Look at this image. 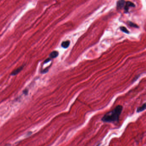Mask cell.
Here are the masks:
<instances>
[{
    "mask_svg": "<svg viewBox=\"0 0 146 146\" xmlns=\"http://www.w3.org/2000/svg\"><path fill=\"white\" fill-rule=\"evenodd\" d=\"M123 108L122 106L118 105L113 110L107 112L104 115L101 120L105 123L118 122Z\"/></svg>",
    "mask_w": 146,
    "mask_h": 146,
    "instance_id": "1",
    "label": "cell"
},
{
    "mask_svg": "<svg viewBox=\"0 0 146 146\" xmlns=\"http://www.w3.org/2000/svg\"><path fill=\"white\" fill-rule=\"evenodd\" d=\"M135 7V5L133 3L130 1L126 2L125 6L124 7L125 13H128V11L130 7Z\"/></svg>",
    "mask_w": 146,
    "mask_h": 146,
    "instance_id": "2",
    "label": "cell"
},
{
    "mask_svg": "<svg viewBox=\"0 0 146 146\" xmlns=\"http://www.w3.org/2000/svg\"><path fill=\"white\" fill-rule=\"evenodd\" d=\"M126 1L125 0H119L117 4V9L120 10L124 8Z\"/></svg>",
    "mask_w": 146,
    "mask_h": 146,
    "instance_id": "3",
    "label": "cell"
},
{
    "mask_svg": "<svg viewBox=\"0 0 146 146\" xmlns=\"http://www.w3.org/2000/svg\"><path fill=\"white\" fill-rule=\"evenodd\" d=\"M23 66H21V67H18V68L15 69V70L14 71L11 73V75L12 76H15L16 75V74H18L22 70L23 68Z\"/></svg>",
    "mask_w": 146,
    "mask_h": 146,
    "instance_id": "4",
    "label": "cell"
},
{
    "mask_svg": "<svg viewBox=\"0 0 146 146\" xmlns=\"http://www.w3.org/2000/svg\"><path fill=\"white\" fill-rule=\"evenodd\" d=\"M59 55V53L58 51H54L51 53L49 55V57L50 59H54L57 57Z\"/></svg>",
    "mask_w": 146,
    "mask_h": 146,
    "instance_id": "5",
    "label": "cell"
},
{
    "mask_svg": "<svg viewBox=\"0 0 146 146\" xmlns=\"http://www.w3.org/2000/svg\"><path fill=\"white\" fill-rule=\"evenodd\" d=\"M70 41H68V40L63 41L61 43V46L63 48H64L65 49H66V48H67L69 47V45H70Z\"/></svg>",
    "mask_w": 146,
    "mask_h": 146,
    "instance_id": "6",
    "label": "cell"
},
{
    "mask_svg": "<svg viewBox=\"0 0 146 146\" xmlns=\"http://www.w3.org/2000/svg\"><path fill=\"white\" fill-rule=\"evenodd\" d=\"M145 109H146V104L145 103L141 106L138 107L137 109V112L138 113L141 112H142L143 111L145 110Z\"/></svg>",
    "mask_w": 146,
    "mask_h": 146,
    "instance_id": "7",
    "label": "cell"
},
{
    "mask_svg": "<svg viewBox=\"0 0 146 146\" xmlns=\"http://www.w3.org/2000/svg\"><path fill=\"white\" fill-rule=\"evenodd\" d=\"M120 29L122 31H123L127 34H129L130 33V32L128 31V30L127 29V28H126L124 27H120Z\"/></svg>",
    "mask_w": 146,
    "mask_h": 146,
    "instance_id": "8",
    "label": "cell"
},
{
    "mask_svg": "<svg viewBox=\"0 0 146 146\" xmlns=\"http://www.w3.org/2000/svg\"><path fill=\"white\" fill-rule=\"evenodd\" d=\"M128 25L130 26L131 27H135V28H138V26L137 25L135 24L134 23L131 22V21H129L128 22Z\"/></svg>",
    "mask_w": 146,
    "mask_h": 146,
    "instance_id": "9",
    "label": "cell"
},
{
    "mask_svg": "<svg viewBox=\"0 0 146 146\" xmlns=\"http://www.w3.org/2000/svg\"><path fill=\"white\" fill-rule=\"evenodd\" d=\"M51 60V59L50 58H48V59H46V61H45L44 63H47L48 62H49Z\"/></svg>",
    "mask_w": 146,
    "mask_h": 146,
    "instance_id": "10",
    "label": "cell"
},
{
    "mask_svg": "<svg viewBox=\"0 0 146 146\" xmlns=\"http://www.w3.org/2000/svg\"><path fill=\"white\" fill-rule=\"evenodd\" d=\"M48 69H45L44 70V71H43V72H42L43 73H46L47 72H48Z\"/></svg>",
    "mask_w": 146,
    "mask_h": 146,
    "instance_id": "11",
    "label": "cell"
},
{
    "mask_svg": "<svg viewBox=\"0 0 146 146\" xmlns=\"http://www.w3.org/2000/svg\"><path fill=\"white\" fill-rule=\"evenodd\" d=\"M99 145H100V144H99V145H97V146H99Z\"/></svg>",
    "mask_w": 146,
    "mask_h": 146,
    "instance_id": "12",
    "label": "cell"
}]
</instances>
